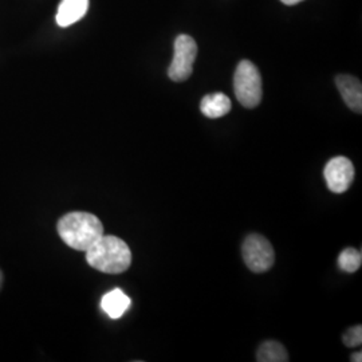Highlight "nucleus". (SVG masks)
<instances>
[{
  "label": "nucleus",
  "mask_w": 362,
  "mask_h": 362,
  "mask_svg": "<svg viewBox=\"0 0 362 362\" xmlns=\"http://www.w3.org/2000/svg\"><path fill=\"white\" fill-rule=\"evenodd\" d=\"M281 1L286 4V6H294V4H298V3H300L303 0H281Z\"/></svg>",
  "instance_id": "nucleus-15"
},
{
  "label": "nucleus",
  "mask_w": 362,
  "mask_h": 362,
  "mask_svg": "<svg viewBox=\"0 0 362 362\" xmlns=\"http://www.w3.org/2000/svg\"><path fill=\"white\" fill-rule=\"evenodd\" d=\"M361 264V251H357L356 248H345L338 257V266L342 272H356Z\"/></svg>",
  "instance_id": "nucleus-12"
},
{
  "label": "nucleus",
  "mask_w": 362,
  "mask_h": 362,
  "mask_svg": "<svg viewBox=\"0 0 362 362\" xmlns=\"http://www.w3.org/2000/svg\"><path fill=\"white\" fill-rule=\"evenodd\" d=\"M337 88L342 95L344 103L356 113L362 112V86L360 79L341 74L336 78Z\"/></svg>",
  "instance_id": "nucleus-7"
},
{
  "label": "nucleus",
  "mask_w": 362,
  "mask_h": 362,
  "mask_svg": "<svg viewBox=\"0 0 362 362\" xmlns=\"http://www.w3.org/2000/svg\"><path fill=\"white\" fill-rule=\"evenodd\" d=\"M130 298L119 288L106 293L101 299L103 310L113 320L121 318L130 308Z\"/></svg>",
  "instance_id": "nucleus-9"
},
{
  "label": "nucleus",
  "mask_w": 362,
  "mask_h": 362,
  "mask_svg": "<svg viewBox=\"0 0 362 362\" xmlns=\"http://www.w3.org/2000/svg\"><path fill=\"white\" fill-rule=\"evenodd\" d=\"M89 10V0H62L58 13L57 25L59 27H69L81 21Z\"/></svg>",
  "instance_id": "nucleus-8"
},
{
  "label": "nucleus",
  "mask_w": 362,
  "mask_h": 362,
  "mask_svg": "<svg viewBox=\"0 0 362 362\" xmlns=\"http://www.w3.org/2000/svg\"><path fill=\"white\" fill-rule=\"evenodd\" d=\"M58 233L66 245L77 251H88L104 236V226L88 212H71L58 221Z\"/></svg>",
  "instance_id": "nucleus-1"
},
{
  "label": "nucleus",
  "mask_w": 362,
  "mask_h": 362,
  "mask_svg": "<svg viewBox=\"0 0 362 362\" xmlns=\"http://www.w3.org/2000/svg\"><path fill=\"white\" fill-rule=\"evenodd\" d=\"M327 188L334 194L346 192L354 180V167L348 157L338 156L332 158L324 169Z\"/></svg>",
  "instance_id": "nucleus-6"
},
{
  "label": "nucleus",
  "mask_w": 362,
  "mask_h": 362,
  "mask_svg": "<svg viewBox=\"0 0 362 362\" xmlns=\"http://www.w3.org/2000/svg\"><path fill=\"white\" fill-rule=\"evenodd\" d=\"M233 90L245 107H257L262 101V77L258 67L250 61H242L233 76Z\"/></svg>",
  "instance_id": "nucleus-3"
},
{
  "label": "nucleus",
  "mask_w": 362,
  "mask_h": 362,
  "mask_svg": "<svg viewBox=\"0 0 362 362\" xmlns=\"http://www.w3.org/2000/svg\"><path fill=\"white\" fill-rule=\"evenodd\" d=\"M86 262L105 274H121L132 264L129 246L117 236H103L86 251Z\"/></svg>",
  "instance_id": "nucleus-2"
},
{
  "label": "nucleus",
  "mask_w": 362,
  "mask_h": 362,
  "mask_svg": "<svg viewBox=\"0 0 362 362\" xmlns=\"http://www.w3.org/2000/svg\"><path fill=\"white\" fill-rule=\"evenodd\" d=\"M344 344L348 348H356L362 344V327L360 325L350 327L349 330L344 336Z\"/></svg>",
  "instance_id": "nucleus-13"
},
{
  "label": "nucleus",
  "mask_w": 362,
  "mask_h": 362,
  "mask_svg": "<svg viewBox=\"0 0 362 362\" xmlns=\"http://www.w3.org/2000/svg\"><path fill=\"white\" fill-rule=\"evenodd\" d=\"M242 254L247 267L257 274L269 272L275 262L272 243L258 233L247 236L242 247Z\"/></svg>",
  "instance_id": "nucleus-4"
},
{
  "label": "nucleus",
  "mask_w": 362,
  "mask_h": 362,
  "mask_svg": "<svg viewBox=\"0 0 362 362\" xmlns=\"http://www.w3.org/2000/svg\"><path fill=\"white\" fill-rule=\"evenodd\" d=\"M353 362H361L362 361V353L361 351H358V353H354L353 356H351V358H350Z\"/></svg>",
  "instance_id": "nucleus-14"
},
{
  "label": "nucleus",
  "mask_w": 362,
  "mask_h": 362,
  "mask_svg": "<svg viewBox=\"0 0 362 362\" xmlns=\"http://www.w3.org/2000/svg\"><path fill=\"white\" fill-rule=\"evenodd\" d=\"M1 284H3V275H1V272H0V288H1Z\"/></svg>",
  "instance_id": "nucleus-16"
},
{
  "label": "nucleus",
  "mask_w": 362,
  "mask_h": 362,
  "mask_svg": "<svg viewBox=\"0 0 362 362\" xmlns=\"http://www.w3.org/2000/svg\"><path fill=\"white\" fill-rule=\"evenodd\" d=\"M197 55V45L189 35H179L175 40V54L169 65L168 77L175 82H184L191 77L194 59Z\"/></svg>",
  "instance_id": "nucleus-5"
},
{
  "label": "nucleus",
  "mask_w": 362,
  "mask_h": 362,
  "mask_svg": "<svg viewBox=\"0 0 362 362\" xmlns=\"http://www.w3.org/2000/svg\"><path fill=\"white\" fill-rule=\"evenodd\" d=\"M200 110L208 118L224 117L231 110V100L223 93L208 94L202 100Z\"/></svg>",
  "instance_id": "nucleus-10"
},
{
  "label": "nucleus",
  "mask_w": 362,
  "mask_h": 362,
  "mask_svg": "<svg viewBox=\"0 0 362 362\" xmlns=\"http://www.w3.org/2000/svg\"><path fill=\"white\" fill-rule=\"evenodd\" d=\"M258 362H287L288 354L285 346L276 341H266L260 345L257 353Z\"/></svg>",
  "instance_id": "nucleus-11"
}]
</instances>
